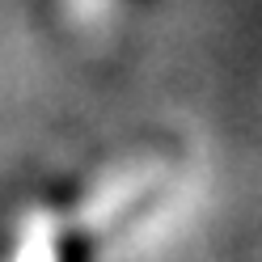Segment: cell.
Instances as JSON below:
<instances>
[{
	"instance_id": "6da1fadb",
	"label": "cell",
	"mask_w": 262,
	"mask_h": 262,
	"mask_svg": "<svg viewBox=\"0 0 262 262\" xmlns=\"http://www.w3.org/2000/svg\"><path fill=\"white\" fill-rule=\"evenodd\" d=\"M63 21L76 26V30H110L119 26L136 0H55Z\"/></svg>"
}]
</instances>
